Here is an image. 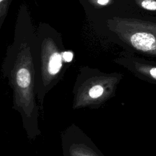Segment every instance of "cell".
Returning a JSON list of instances; mask_svg holds the SVG:
<instances>
[{
    "instance_id": "cell-5",
    "label": "cell",
    "mask_w": 156,
    "mask_h": 156,
    "mask_svg": "<svg viewBox=\"0 0 156 156\" xmlns=\"http://www.w3.org/2000/svg\"><path fill=\"white\" fill-rule=\"evenodd\" d=\"M61 146L63 156H101L83 131L74 124L62 132Z\"/></svg>"
},
{
    "instance_id": "cell-3",
    "label": "cell",
    "mask_w": 156,
    "mask_h": 156,
    "mask_svg": "<svg viewBox=\"0 0 156 156\" xmlns=\"http://www.w3.org/2000/svg\"><path fill=\"white\" fill-rule=\"evenodd\" d=\"M111 30L135 49L156 55V24L134 18L109 20Z\"/></svg>"
},
{
    "instance_id": "cell-6",
    "label": "cell",
    "mask_w": 156,
    "mask_h": 156,
    "mask_svg": "<svg viewBox=\"0 0 156 156\" xmlns=\"http://www.w3.org/2000/svg\"><path fill=\"white\" fill-rule=\"evenodd\" d=\"M12 0H0V30L7 17Z\"/></svg>"
},
{
    "instance_id": "cell-2",
    "label": "cell",
    "mask_w": 156,
    "mask_h": 156,
    "mask_svg": "<svg viewBox=\"0 0 156 156\" xmlns=\"http://www.w3.org/2000/svg\"><path fill=\"white\" fill-rule=\"evenodd\" d=\"M65 51L60 33L48 23H40L36 30L35 94L41 108L47 94L65 73Z\"/></svg>"
},
{
    "instance_id": "cell-8",
    "label": "cell",
    "mask_w": 156,
    "mask_h": 156,
    "mask_svg": "<svg viewBox=\"0 0 156 156\" xmlns=\"http://www.w3.org/2000/svg\"><path fill=\"white\" fill-rule=\"evenodd\" d=\"M141 71H142L143 73L147 71L149 76H151L153 79L156 80V67H151V68L146 69V71L141 70Z\"/></svg>"
},
{
    "instance_id": "cell-4",
    "label": "cell",
    "mask_w": 156,
    "mask_h": 156,
    "mask_svg": "<svg viewBox=\"0 0 156 156\" xmlns=\"http://www.w3.org/2000/svg\"><path fill=\"white\" fill-rule=\"evenodd\" d=\"M116 82V78L104 76H85L80 71L73 90V108L99 106L112 96Z\"/></svg>"
},
{
    "instance_id": "cell-9",
    "label": "cell",
    "mask_w": 156,
    "mask_h": 156,
    "mask_svg": "<svg viewBox=\"0 0 156 156\" xmlns=\"http://www.w3.org/2000/svg\"><path fill=\"white\" fill-rule=\"evenodd\" d=\"M110 0H97V2L98 4L101 5H107Z\"/></svg>"
},
{
    "instance_id": "cell-7",
    "label": "cell",
    "mask_w": 156,
    "mask_h": 156,
    "mask_svg": "<svg viewBox=\"0 0 156 156\" xmlns=\"http://www.w3.org/2000/svg\"><path fill=\"white\" fill-rule=\"evenodd\" d=\"M143 8L147 10L156 11V0H136Z\"/></svg>"
},
{
    "instance_id": "cell-1",
    "label": "cell",
    "mask_w": 156,
    "mask_h": 156,
    "mask_svg": "<svg viewBox=\"0 0 156 156\" xmlns=\"http://www.w3.org/2000/svg\"><path fill=\"white\" fill-rule=\"evenodd\" d=\"M36 30L27 6L21 4L17 13L13 40L7 48L1 65L2 76L12 90V108L20 113L23 127L30 140L41 133L35 94Z\"/></svg>"
}]
</instances>
